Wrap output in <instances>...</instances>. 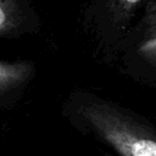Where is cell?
I'll return each instance as SVG.
<instances>
[{
	"instance_id": "obj_1",
	"label": "cell",
	"mask_w": 156,
	"mask_h": 156,
	"mask_svg": "<svg viewBox=\"0 0 156 156\" xmlns=\"http://www.w3.org/2000/svg\"><path fill=\"white\" fill-rule=\"evenodd\" d=\"M82 118L119 156H156V132L111 102L87 98Z\"/></svg>"
},
{
	"instance_id": "obj_4",
	"label": "cell",
	"mask_w": 156,
	"mask_h": 156,
	"mask_svg": "<svg viewBox=\"0 0 156 156\" xmlns=\"http://www.w3.org/2000/svg\"><path fill=\"white\" fill-rule=\"evenodd\" d=\"M140 54L150 62L156 63V37L147 38L139 48Z\"/></svg>"
},
{
	"instance_id": "obj_2",
	"label": "cell",
	"mask_w": 156,
	"mask_h": 156,
	"mask_svg": "<svg viewBox=\"0 0 156 156\" xmlns=\"http://www.w3.org/2000/svg\"><path fill=\"white\" fill-rule=\"evenodd\" d=\"M27 23L24 0H0V38H13L24 33Z\"/></svg>"
},
{
	"instance_id": "obj_6",
	"label": "cell",
	"mask_w": 156,
	"mask_h": 156,
	"mask_svg": "<svg viewBox=\"0 0 156 156\" xmlns=\"http://www.w3.org/2000/svg\"><path fill=\"white\" fill-rule=\"evenodd\" d=\"M147 35L149 38L156 37V16L155 17H149L147 18Z\"/></svg>"
},
{
	"instance_id": "obj_7",
	"label": "cell",
	"mask_w": 156,
	"mask_h": 156,
	"mask_svg": "<svg viewBox=\"0 0 156 156\" xmlns=\"http://www.w3.org/2000/svg\"><path fill=\"white\" fill-rule=\"evenodd\" d=\"M156 16V0L149 6V11H147V18L149 17H155Z\"/></svg>"
},
{
	"instance_id": "obj_3",
	"label": "cell",
	"mask_w": 156,
	"mask_h": 156,
	"mask_svg": "<svg viewBox=\"0 0 156 156\" xmlns=\"http://www.w3.org/2000/svg\"><path fill=\"white\" fill-rule=\"evenodd\" d=\"M33 74V65L27 61L0 60V99L22 88Z\"/></svg>"
},
{
	"instance_id": "obj_5",
	"label": "cell",
	"mask_w": 156,
	"mask_h": 156,
	"mask_svg": "<svg viewBox=\"0 0 156 156\" xmlns=\"http://www.w3.org/2000/svg\"><path fill=\"white\" fill-rule=\"evenodd\" d=\"M141 0H115L117 9H119L123 12H128L130 10H133L136 5L140 4Z\"/></svg>"
}]
</instances>
